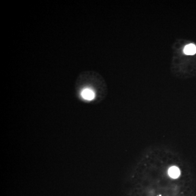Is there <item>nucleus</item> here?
<instances>
[{
	"label": "nucleus",
	"instance_id": "2",
	"mask_svg": "<svg viewBox=\"0 0 196 196\" xmlns=\"http://www.w3.org/2000/svg\"><path fill=\"white\" fill-rule=\"evenodd\" d=\"M169 175L172 178L176 179L179 177L180 175V171L179 169L175 166L171 167L169 169Z\"/></svg>",
	"mask_w": 196,
	"mask_h": 196
},
{
	"label": "nucleus",
	"instance_id": "1",
	"mask_svg": "<svg viewBox=\"0 0 196 196\" xmlns=\"http://www.w3.org/2000/svg\"><path fill=\"white\" fill-rule=\"evenodd\" d=\"M81 95L84 99L90 101L95 98V93L91 89H84L81 92Z\"/></svg>",
	"mask_w": 196,
	"mask_h": 196
},
{
	"label": "nucleus",
	"instance_id": "3",
	"mask_svg": "<svg viewBox=\"0 0 196 196\" xmlns=\"http://www.w3.org/2000/svg\"><path fill=\"white\" fill-rule=\"evenodd\" d=\"M184 53L188 55H193L196 53V45L193 44H190L185 46L184 49Z\"/></svg>",
	"mask_w": 196,
	"mask_h": 196
}]
</instances>
